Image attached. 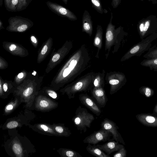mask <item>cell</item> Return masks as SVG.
I'll return each instance as SVG.
<instances>
[{
  "mask_svg": "<svg viewBox=\"0 0 157 157\" xmlns=\"http://www.w3.org/2000/svg\"><path fill=\"white\" fill-rule=\"evenodd\" d=\"M91 57L85 44L82 45L69 57L59 70L51 82L50 86L56 91L74 81L90 67Z\"/></svg>",
  "mask_w": 157,
  "mask_h": 157,
  "instance_id": "6da1fadb",
  "label": "cell"
},
{
  "mask_svg": "<svg viewBox=\"0 0 157 157\" xmlns=\"http://www.w3.org/2000/svg\"><path fill=\"white\" fill-rule=\"evenodd\" d=\"M43 76H39L36 72H29L25 79L16 87L12 93L14 96L20 97L22 103H24L28 109L32 108L36 97L40 89Z\"/></svg>",
  "mask_w": 157,
  "mask_h": 157,
  "instance_id": "7a4b0ae2",
  "label": "cell"
},
{
  "mask_svg": "<svg viewBox=\"0 0 157 157\" xmlns=\"http://www.w3.org/2000/svg\"><path fill=\"white\" fill-rule=\"evenodd\" d=\"M10 138L4 147L7 153L13 157H28L35 152V146L25 136L20 135L16 130H9Z\"/></svg>",
  "mask_w": 157,
  "mask_h": 157,
  "instance_id": "3957f363",
  "label": "cell"
},
{
  "mask_svg": "<svg viewBox=\"0 0 157 157\" xmlns=\"http://www.w3.org/2000/svg\"><path fill=\"white\" fill-rule=\"evenodd\" d=\"M94 72L88 73L67 84L60 90L62 94H66L69 99L74 98L79 92H86L93 88V76Z\"/></svg>",
  "mask_w": 157,
  "mask_h": 157,
  "instance_id": "277c9868",
  "label": "cell"
},
{
  "mask_svg": "<svg viewBox=\"0 0 157 157\" xmlns=\"http://www.w3.org/2000/svg\"><path fill=\"white\" fill-rule=\"evenodd\" d=\"M111 13L110 21L107 25L105 31V50L106 53V59H107L112 47L114 46V49L112 53L114 54L117 52L125 33L123 28L121 26L115 29V25L112 23L113 13L111 12Z\"/></svg>",
  "mask_w": 157,
  "mask_h": 157,
  "instance_id": "5b68a950",
  "label": "cell"
},
{
  "mask_svg": "<svg viewBox=\"0 0 157 157\" xmlns=\"http://www.w3.org/2000/svg\"><path fill=\"white\" fill-rule=\"evenodd\" d=\"M95 119L94 115L89 113L85 108L79 105L76 109L75 115L72 119L77 130L85 133L88 128H90L91 124Z\"/></svg>",
  "mask_w": 157,
  "mask_h": 157,
  "instance_id": "8992f818",
  "label": "cell"
},
{
  "mask_svg": "<svg viewBox=\"0 0 157 157\" xmlns=\"http://www.w3.org/2000/svg\"><path fill=\"white\" fill-rule=\"evenodd\" d=\"M157 38V34H151L134 45L126 53L121 59L123 62L134 56H140L145 52L148 51L151 46V43Z\"/></svg>",
  "mask_w": 157,
  "mask_h": 157,
  "instance_id": "52a82bcc",
  "label": "cell"
},
{
  "mask_svg": "<svg viewBox=\"0 0 157 157\" xmlns=\"http://www.w3.org/2000/svg\"><path fill=\"white\" fill-rule=\"evenodd\" d=\"M72 42L67 40L62 47L51 55V58L45 69V72L48 73L56 66L61 63L69 53L73 47Z\"/></svg>",
  "mask_w": 157,
  "mask_h": 157,
  "instance_id": "ba28073f",
  "label": "cell"
},
{
  "mask_svg": "<svg viewBox=\"0 0 157 157\" xmlns=\"http://www.w3.org/2000/svg\"><path fill=\"white\" fill-rule=\"evenodd\" d=\"M9 25L6 30L10 32L22 33L32 27L33 22L30 19L19 16L10 17L8 20Z\"/></svg>",
  "mask_w": 157,
  "mask_h": 157,
  "instance_id": "9c48e42d",
  "label": "cell"
},
{
  "mask_svg": "<svg viewBox=\"0 0 157 157\" xmlns=\"http://www.w3.org/2000/svg\"><path fill=\"white\" fill-rule=\"evenodd\" d=\"M106 82L110 86L109 94L112 95L117 92L127 82L125 75L119 71L107 72L105 77Z\"/></svg>",
  "mask_w": 157,
  "mask_h": 157,
  "instance_id": "30bf717a",
  "label": "cell"
},
{
  "mask_svg": "<svg viewBox=\"0 0 157 157\" xmlns=\"http://www.w3.org/2000/svg\"><path fill=\"white\" fill-rule=\"evenodd\" d=\"M35 109L41 112H48L56 108L58 103L39 92L34 102Z\"/></svg>",
  "mask_w": 157,
  "mask_h": 157,
  "instance_id": "8fae6325",
  "label": "cell"
},
{
  "mask_svg": "<svg viewBox=\"0 0 157 157\" xmlns=\"http://www.w3.org/2000/svg\"><path fill=\"white\" fill-rule=\"evenodd\" d=\"M31 116L25 113L18 115L17 116L8 119L2 126V129H10L21 127L24 125H29L32 119Z\"/></svg>",
  "mask_w": 157,
  "mask_h": 157,
  "instance_id": "7c38bea8",
  "label": "cell"
},
{
  "mask_svg": "<svg viewBox=\"0 0 157 157\" xmlns=\"http://www.w3.org/2000/svg\"><path fill=\"white\" fill-rule=\"evenodd\" d=\"M112 134L109 131L102 128L99 130L94 131L83 140V143L96 145L100 142L110 140Z\"/></svg>",
  "mask_w": 157,
  "mask_h": 157,
  "instance_id": "4fadbf2b",
  "label": "cell"
},
{
  "mask_svg": "<svg viewBox=\"0 0 157 157\" xmlns=\"http://www.w3.org/2000/svg\"><path fill=\"white\" fill-rule=\"evenodd\" d=\"M46 4L49 9L58 15L67 18L71 21L77 20L76 16L71 10L55 2L47 1Z\"/></svg>",
  "mask_w": 157,
  "mask_h": 157,
  "instance_id": "5bb4252c",
  "label": "cell"
},
{
  "mask_svg": "<svg viewBox=\"0 0 157 157\" xmlns=\"http://www.w3.org/2000/svg\"><path fill=\"white\" fill-rule=\"evenodd\" d=\"M2 46L11 54L21 57L27 56L29 55L28 51L23 46L17 43L4 41Z\"/></svg>",
  "mask_w": 157,
  "mask_h": 157,
  "instance_id": "9a60e30c",
  "label": "cell"
},
{
  "mask_svg": "<svg viewBox=\"0 0 157 157\" xmlns=\"http://www.w3.org/2000/svg\"><path fill=\"white\" fill-rule=\"evenodd\" d=\"M101 128L109 132L113 136L111 140H114L118 142L123 143V139L118 131L119 128L116 124L108 118H105L101 124Z\"/></svg>",
  "mask_w": 157,
  "mask_h": 157,
  "instance_id": "2e32d148",
  "label": "cell"
},
{
  "mask_svg": "<svg viewBox=\"0 0 157 157\" xmlns=\"http://www.w3.org/2000/svg\"><path fill=\"white\" fill-rule=\"evenodd\" d=\"M79 99L82 105L96 115L99 116L101 113L100 108L87 94L82 93L80 94L79 95Z\"/></svg>",
  "mask_w": 157,
  "mask_h": 157,
  "instance_id": "e0dca14e",
  "label": "cell"
},
{
  "mask_svg": "<svg viewBox=\"0 0 157 157\" xmlns=\"http://www.w3.org/2000/svg\"><path fill=\"white\" fill-rule=\"evenodd\" d=\"M29 126L33 130L43 135L59 136L53 128L51 124L41 123L33 125L29 124Z\"/></svg>",
  "mask_w": 157,
  "mask_h": 157,
  "instance_id": "ac0fdd59",
  "label": "cell"
},
{
  "mask_svg": "<svg viewBox=\"0 0 157 157\" xmlns=\"http://www.w3.org/2000/svg\"><path fill=\"white\" fill-rule=\"evenodd\" d=\"M53 39L50 37L43 43L38 51L37 62L40 63L45 59L52 48Z\"/></svg>",
  "mask_w": 157,
  "mask_h": 157,
  "instance_id": "d6986e66",
  "label": "cell"
},
{
  "mask_svg": "<svg viewBox=\"0 0 157 157\" xmlns=\"http://www.w3.org/2000/svg\"><path fill=\"white\" fill-rule=\"evenodd\" d=\"M92 94L101 108L104 107L108 99L103 88H93Z\"/></svg>",
  "mask_w": 157,
  "mask_h": 157,
  "instance_id": "ffe728a7",
  "label": "cell"
},
{
  "mask_svg": "<svg viewBox=\"0 0 157 157\" xmlns=\"http://www.w3.org/2000/svg\"><path fill=\"white\" fill-rule=\"evenodd\" d=\"M96 145L99 148L109 155L123 147V146L119 144L118 142L114 140L108 141L103 144H97Z\"/></svg>",
  "mask_w": 157,
  "mask_h": 157,
  "instance_id": "44dd1931",
  "label": "cell"
},
{
  "mask_svg": "<svg viewBox=\"0 0 157 157\" xmlns=\"http://www.w3.org/2000/svg\"><path fill=\"white\" fill-rule=\"evenodd\" d=\"M82 31L91 36L93 33V22L91 16L87 10H85L82 17Z\"/></svg>",
  "mask_w": 157,
  "mask_h": 157,
  "instance_id": "7402d4cb",
  "label": "cell"
},
{
  "mask_svg": "<svg viewBox=\"0 0 157 157\" xmlns=\"http://www.w3.org/2000/svg\"><path fill=\"white\" fill-rule=\"evenodd\" d=\"M103 34L102 27L101 25H98L93 42L94 46L97 48V51L95 57L98 59L99 58V53L102 46Z\"/></svg>",
  "mask_w": 157,
  "mask_h": 157,
  "instance_id": "603a6c76",
  "label": "cell"
},
{
  "mask_svg": "<svg viewBox=\"0 0 157 157\" xmlns=\"http://www.w3.org/2000/svg\"><path fill=\"white\" fill-rule=\"evenodd\" d=\"M105 73V71L104 69L101 72L94 73L93 76V88H104Z\"/></svg>",
  "mask_w": 157,
  "mask_h": 157,
  "instance_id": "cb8c5ba5",
  "label": "cell"
},
{
  "mask_svg": "<svg viewBox=\"0 0 157 157\" xmlns=\"http://www.w3.org/2000/svg\"><path fill=\"white\" fill-rule=\"evenodd\" d=\"M0 81L2 83L3 90L5 98L11 94L13 93L16 87L13 81L4 80L0 76Z\"/></svg>",
  "mask_w": 157,
  "mask_h": 157,
  "instance_id": "d4e9b609",
  "label": "cell"
},
{
  "mask_svg": "<svg viewBox=\"0 0 157 157\" xmlns=\"http://www.w3.org/2000/svg\"><path fill=\"white\" fill-rule=\"evenodd\" d=\"M64 124H51L53 128L59 136L68 137L71 134L69 128L65 126Z\"/></svg>",
  "mask_w": 157,
  "mask_h": 157,
  "instance_id": "484cf974",
  "label": "cell"
},
{
  "mask_svg": "<svg viewBox=\"0 0 157 157\" xmlns=\"http://www.w3.org/2000/svg\"><path fill=\"white\" fill-rule=\"evenodd\" d=\"M14 99L9 103L5 107L4 114L7 115L11 113L22 103L19 97L14 96Z\"/></svg>",
  "mask_w": 157,
  "mask_h": 157,
  "instance_id": "4316f807",
  "label": "cell"
},
{
  "mask_svg": "<svg viewBox=\"0 0 157 157\" xmlns=\"http://www.w3.org/2000/svg\"><path fill=\"white\" fill-rule=\"evenodd\" d=\"M86 151L92 155L97 157H110V156L105 153L103 151L99 148L96 144L92 145L88 144L86 147Z\"/></svg>",
  "mask_w": 157,
  "mask_h": 157,
  "instance_id": "83f0119b",
  "label": "cell"
},
{
  "mask_svg": "<svg viewBox=\"0 0 157 157\" xmlns=\"http://www.w3.org/2000/svg\"><path fill=\"white\" fill-rule=\"evenodd\" d=\"M150 21L148 20L140 23L139 26L138 30L140 38L142 40L148 35L150 28Z\"/></svg>",
  "mask_w": 157,
  "mask_h": 157,
  "instance_id": "f1b7e54d",
  "label": "cell"
},
{
  "mask_svg": "<svg viewBox=\"0 0 157 157\" xmlns=\"http://www.w3.org/2000/svg\"><path fill=\"white\" fill-rule=\"evenodd\" d=\"M57 151L62 157H82L78 152L71 149L61 148Z\"/></svg>",
  "mask_w": 157,
  "mask_h": 157,
  "instance_id": "f546056e",
  "label": "cell"
},
{
  "mask_svg": "<svg viewBox=\"0 0 157 157\" xmlns=\"http://www.w3.org/2000/svg\"><path fill=\"white\" fill-rule=\"evenodd\" d=\"M39 92L53 99H57L59 98V96L57 93L51 86L44 87L42 90H40Z\"/></svg>",
  "mask_w": 157,
  "mask_h": 157,
  "instance_id": "4dcf8cb0",
  "label": "cell"
},
{
  "mask_svg": "<svg viewBox=\"0 0 157 157\" xmlns=\"http://www.w3.org/2000/svg\"><path fill=\"white\" fill-rule=\"evenodd\" d=\"M140 64L143 66L149 67L151 70L157 71V58L144 59Z\"/></svg>",
  "mask_w": 157,
  "mask_h": 157,
  "instance_id": "1f68e13d",
  "label": "cell"
},
{
  "mask_svg": "<svg viewBox=\"0 0 157 157\" xmlns=\"http://www.w3.org/2000/svg\"><path fill=\"white\" fill-rule=\"evenodd\" d=\"M5 7L9 12L17 11V7L18 0H3Z\"/></svg>",
  "mask_w": 157,
  "mask_h": 157,
  "instance_id": "d6a6232c",
  "label": "cell"
},
{
  "mask_svg": "<svg viewBox=\"0 0 157 157\" xmlns=\"http://www.w3.org/2000/svg\"><path fill=\"white\" fill-rule=\"evenodd\" d=\"M29 72L23 70L17 74L14 77L13 82L16 87L21 84L27 77Z\"/></svg>",
  "mask_w": 157,
  "mask_h": 157,
  "instance_id": "836d02e7",
  "label": "cell"
},
{
  "mask_svg": "<svg viewBox=\"0 0 157 157\" xmlns=\"http://www.w3.org/2000/svg\"><path fill=\"white\" fill-rule=\"evenodd\" d=\"M93 7L99 13L102 14L104 12L100 0H90Z\"/></svg>",
  "mask_w": 157,
  "mask_h": 157,
  "instance_id": "e575fe53",
  "label": "cell"
},
{
  "mask_svg": "<svg viewBox=\"0 0 157 157\" xmlns=\"http://www.w3.org/2000/svg\"><path fill=\"white\" fill-rule=\"evenodd\" d=\"M143 57L146 59L157 58V47L150 48Z\"/></svg>",
  "mask_w": 157,
  "mask_h": 157,
  "instance_id": "d590c367",
  "label": "cell"
},
{
  "mask_svg": "<svg viewBox=\"0 0 157 157\" xmlns=\"http://www.w3.org/2000/svg\"><path fill=\"white\" fill-rule=\"evenodd\" d=\"M30 3L27 0H18L17 11H20L26 9Z\"/></svg>",
  "mask_w": 157,
  "mask_h": 157,
  "instance_id": "8d00e7d4",
  "label": "cell"
},
{
  "mask_svg": "<svg viewBox=\"0 0 157 157\" xmlns=\"http://www.w3.org/2000/svg\"><path fill=\"white\" fill-rule=\"evenodd\" d=\"M8 66L7 62L1 56H0V69L4 70L7 68Z\"/></svg>",
  "mask_w": 157,
  "mask_h": 157,
  "instance_id": "74e56055",
  "label": "cell"
},
{
  "mask_svg": "<svg viewBox=\"0 0 157 157\" xmlns=\"http://www.w3.org/2000/svg\"><path fill=\"white\" fill-rule=\"evenodd\" d=\"M125 155V151L123 147L120 149L113 155V157H123Z\"/></svg>",
  "mask_w": 157,
  "mask_h": 157,
  "instance_id": "f35d334b",
  "label": "cell"
},
{
  "mask_svg": "<svg viewBox=\"0 0 157 157\" xmlns=\"http://www.w3.org/2000/svg\"><path fill=\"white\" fill-rule=\"evenodd\" d=\"M30 39L32 44L35 48L38 46V41L34 35H32L30 37Z\"/></svg>",
  "mask_w": 157,
  "mask_h": 157,
  "instance_id": "ab89813d",
  "label": "cell"
},
{
  "mask_svg": "<svg viewBox=\"0 0 157 157\" xmlns=\"http://www.w3.org/2000/svg\"><path fill=\"white\" fill-rule=\"evenodd\" d=\"M143 89L145 95L147 97H150L152 92L151 89L147 87H144Z\"/></svg>",
  "mask_w": 157,
  "mask_h": 157,
  "instance_id": "60d3db41",
  "label": "cell"
},
{
  "mask_svg": "<svg viewBox=\"0 0 157 157\" xmlns=\"http://www.w3.org/2000/svg\"><path fill=\"white\" fill-rule=\"evenodd\" d=\"M121 0H112L111 5L113 8H117L121 2Z\"/></svg>",
  "mask_w": 157,
  "mask_h": 157,
  "instance_id": "b9f144b4",
  "label": "cell"
},
{
  "mask_svg": "<svg viewBox=\"0 0 157 157\" xmlns=\"http://www.w3.org/2000/svg\"><path fill=\"white\" fill-rule=\"evenodd\" d=\"M146 120L148 122L150 123H153L155 121V119L154 117L150 116L147 117L146 118Z\"/></svg>",
  "mask_w": 157,
  "mask_h": 157,
  "instance_id": "7bdbcfd3",
  "label": "cell"
},
{
  "mask_svg": "<svg viewBox=\"0 0 157 157\" xmlns=\"http://www.w3.org/2000/svg\"><path fill=\"white\" fill-rule=\"evenodd\" d=\"M4 27L3 26V23L1 20L0 19V30L4 29Z\"/></svg>",
  "mask_w": 157,
  "mask_h": 157,
  "instance_id": "ee69618b",
  "label": "cell"
},
{
  "mask_svg": "<svg viewBox=\"0 0 157 157\" xmlns=\"http://www.w3.org/2000/svg\"><path fill=\"white\" fill-rule=\"evenodd\" d=\"M63 2L66 4H67L68 0H62Z\"/></svg>",
  "mask_w": 157,
  "mask_h": 157,
  "instance_id": "f6af8a7d",
  "label": "cell"
},
{
  "mask_svg": "<svg viewBox=\"0 0 157 157\" xmlns=\"http://www.w3.org/2000/svg\"><path fill=\"white\" fill-rule=\"evenodd\" d=\"M3 0H0V6L1 7L3 4Z\"/></svg>",
  "mask_w": 157,
  "mask_h": 157,
  "instance_id": "bcb514c9",
  "label": "cell"
},
{
  "mask_svg": "<svg viewBox=\"0 0 157 157\" xmlns=\"http://www.w3.org/2000/svg\"><path fill=\"white\" fill-rule=\"evenodd\" d=\"M28 0V1L29 2H30H30H31L32 1V0Z\"/></svg>",
  "mask_w": 157,
  "mask_h": 157,
  "instance_id": "7dc6e473",
  "label": "cell"
}]
</instances>
